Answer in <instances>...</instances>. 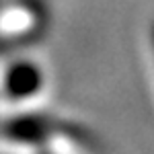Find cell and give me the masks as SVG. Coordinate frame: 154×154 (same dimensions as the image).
<instances>
[{
	"label": "cell",
	"mask_w": 154,
	"mask_h": 154,
	"mask_svg": "<svg viewBox=\"0 0 154 154\" xmlns=\"http://www.w3.org/2000/svg\"><path fill=\"white\" fill-rule=\"evenodd\" d=\"M48 91V70L37 58H12L0 72V95L6 101L23 105Z\"/></svg>",
	"instance_id": "6da1fadb"
}]
</instances>
